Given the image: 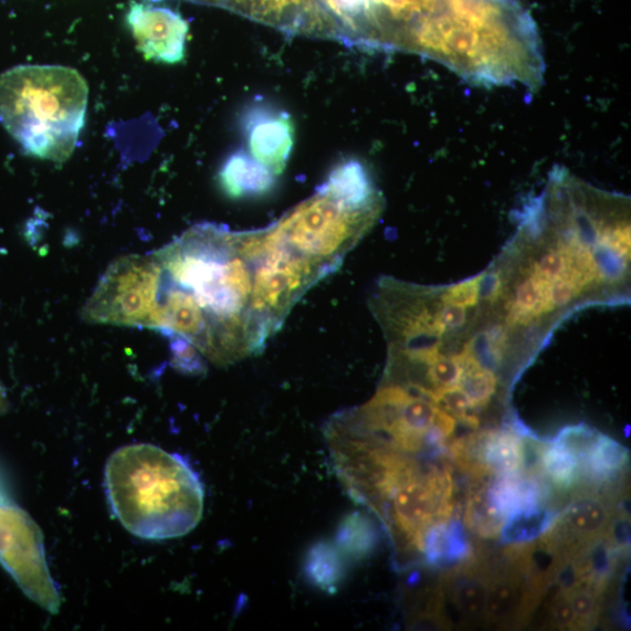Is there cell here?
Masks as SVG:
<instances>
[{
    "mask_svg": "<svg viewBox=\"0 0 631 631\" xmlns=\"http://www.w3.org/2000/svg\"><path fill=\"white\" fill-rule=\"evenodd\" d=\"M160 267L156 329L228 366L256 356L317 284L312 264L274 225L198 223L153 253Z\"/></svg>",
    "mask_w": 631,
    "mask_h": 631,
    "instance_id": "1",
    "label": "cell"
},
{
    "mask_svg": "<svg viewBox=\"0 0 631 631\" xmlns=\"http://www.w3.org/2000/svg\"><path fill=\"white\" fill-rule=\"evenodd\" d=\"M105 484L113 514L138 538L187 536L202 518L206 492L199 475L157 445L119 448L107 462Z\"/></svg>",
    "mask_w": 631,
    "mask_h": 631,
    "instance_id": "2",
    "label": "cell"
},
{
    "mask_svg": "<svg viewBox=\"0 0 631 631\" xmlns=\"http://www.w3.org/2000/svg\"><path fill=\"white\" fill-rule=\"evenodd\" d=\"M86 80L64 66H18L0 76V122L31 156L64 162L85 127Z\"/></svg>",
    "mask_w": 631,
    "mask_h": 631,
    "instance_id": "3",
    "label": "cell"
},
{
    "mask_svg": "<svg viewBox=\"0 0 631 631\" xmlns=\"http://www.w3.org/2000/svg\"><path fill=\"white\" fill-rule=\"evenodd\" d=\"M160 267L155 255L114 261L81 311L90 324L155 330Z\"/></svg>",
    "mask_w": 631,
    "mask_h": 631,
    "instance_id": "4",
    "label": "cell"
},
{
    "mask_svg": "<svg viewBox=\"0 0 631 631\" xmlns=\"http://www.w3.org/2000/svg\"><path fill=\"white\" fill-rule=\"evenodd\" d=\"M0 565L30 600L51 614L60 612L61 597L48 566L43 533L12 502L0 503Z\"/></svg>",
    "mask_w": 631,
    "mask_h": 631,
    "instance_id": "5",
    "label": "cell"
},
{
    "mask_svg": "<svg viewBox=\"0 0 631 631\" xmlns=\"http://www.w3.org/2000/svg\"><path fill=\"white\" fill-rule=\"evenodd\" d=\"M251 156L275 176L286 170L295 145V126L287 112L259 101L241 116Z\"/></svg>",
    "mask_w": 631,
    "mask_h": 631,
    "instance_id": "6",
    "label": "cell"
},
{
    "mask_svg": "<svg viewBox=\"0 0 631 631\" xmlns=\"http://www.w3.org/2000/svg\"><path fill=\"white\" fill-rule=\"evenodd\" d=\"M127 23L138 50L148 60L172 65L185 59L189 25L180 14L167 8L133 3Z\"/></svg>",
    "mask_w": 631,
    "mask_h": 631,
    "instance_id": "7",
    "label": "cell"
},
{
    "mask_svg": "<svg viewBox=\"0 0 631 631\" xmlns=\"http://www.w3.org/2000/svg\"><path fill=\"white\" fill-rule=\"evenodd\" d=\"M242 14L283 32L329 38L316 0H191Z\"/></svg>",
    "mask_w": 631,
    "mask_h": 631,
    "instance_id": "8",
    "label": "cell"
},
{
    "mask_svg": "<svg viewBox=\"0 0 631 631\" xmlns=\"http://www.w3.org/2000/svg\"><path fill=\"white\" fill-rule=\"evenodd\" d=\"M219 182L223 193L232 199L254 198L269 194L275 187L276 176L240 150L223 162Z\"/></svg>",
    "mask_w": 631,
    "mask_h": 631,
    "instance_id": "9",
    "label": "cell"
},
{
    "mask_svg": "<svg viewBox=\"0 0 631 631\" xmlns=\"http://www.w3.org/2000/svg\"><path fill=\"white\" fill-rule=\"evenodd\" d=\"M609 522V511L606 503L593 496L576 499L567 507L564 514L562 528L557 532L567 535L569 543H575V548L598 540L606 533ZM572 547V548H574Z\"/></svg>",
    "mask_w": 631,
    "mask_h": 631,
    "instance_id": "10",
    "label": "cell"
},
{
    "mask_svg": "<svg viewBox=\"0 0 631 631\" xmlns=\"http://www.w3.org/2000/svg\"><path fill=\"white\" fill-rule=\"evenodd\" d=\"M487 496L497 514L506 522L515 515L540 507L543 488L533 477H523L520 473L499 475L487 487Z\"/></svg>",
    "mask_w": 631,
    "mask_h": 631,
    "instance_id": "11",
    "label": "cell"
},
{
    "mask_svg": "<svg viewBox=\"0 0 631 631\" xmlns=\"http://www.w3.org/2000/svg\"><path fill=\"white\" fill-rule=\"evenodd\" d=\"M422 554L432 565H450L471 555L464 528L459 520L433 525L423 539Z\"/></svg>",
    "mask_w": 631,
    "mask_h": 631,
    "instance_id": "12",
    "label": "cell"
},
{
    "mask_svg": "<svg viewBox=\"0 0 631 631\" xmlns=\"http://www.w3.org/2000/svg\"><path fill=\"white\" fill-rule=\"evenodd\" d=\"M453 601L463 618H484L491 578L481 568L467 566L452 579Z\"/></svg>",
    "mask_w": 631,
    "mask_h": 631,
    "instance_id": "13",
    "label": "cell"
},
{
    "mask_svg": "<svg viewBox=\"0 0 631 631\" xmlns=\"http://www.w3.org/2000/svg\"><path fill=\"white\" fill-rule=\"evenodd\" d=\"M532 599L524 595V586L516 574L491 578L484 618L493 623L504 622Z\"/></svg>",
    "mask_w": 631,
    "mask_h": 631,
    "instance_id": "14",
    "label": "cell"
},
{
    "mask_svg": "<svg viewBox=\"0 0 631 631\" xmlns=\"http://www.w3.org/2000/svg\"><path fill=\"white\" fill-rule=\"evenodd\" d=\"M628 451L613 439L600 435L581 463L580 470L590 478L607 481L624 467Z\"/></svg>",
    "mask_w": 631,
    "mask_h": 631,
    "instance_id": "15",
    "label": "cell"
},
{
    "mask_svg": "<svg viewBox=\"0 0 631 631\" xmlns=\"http://www.w3.org/2000/svg\"><path fill=\"white\" fill-rule=\"evenodd\" d=\"M465 523L483 538H496L502 533L505 522L488 499L487 487L477 488L467 499Z\"/></svg>",
    "mask_w": 631,
    "mask_h": 631,
    "instance_id": "16",
    "label": "cell"
},
{
    "mask_svg": "<svg viewBox=\"0 0 631 631\" xmlns=\"http://www.w3.org/2000/svg\"><path fill=\"white\" fill-rule=\"evenodd\" d=\"M554 519L553 514L541 507L515 515L503 525L501 533L503 540L511 544L532 541L548 530Z\"/></svg>",
    "mask_w": 631,
    "mask_h": 631,
    "instance_id": "17",
    "label": "cell"
},
{
    "mask_svg": "<svg viewBox=\"0 0 631 631\" xmlns=\"http://www.w3.org/2000/svg\"><path fill=\"white\" fill-rule=\"evenodd\" d=\"M462 365L463 374L460 388L470 398L473 409L482 407L492 399L496 392V377L493 372L483 370L471 357H458Z\"/></svg>",
    "mask_w": 631,
    "mask_h": 631,
    "instance_id": "18",
    "label": "cell"
},
{
    "mask_svg": "<svg viewBox=\"0 0 631 631\" xmlns=\"http://www.w3.org/2000/svg\"><path fill=\"white\" fill-rule=\"evenodd\" d=\"M540 465L543 472L560 487L571 486L580 475L579 460L556 442L543 450Z\"/></svg>",
    "mask_w": 631,
    "mask_h": 631,
    "instance_id": "19",
    "label": "cell"
},
{
    "mask_svg": "<svg viewBox=\"0 0 631 631\" xmlns=\"http://www.w3.org/2000/svg\"><path fill=\"white\" fill-rule=\"evenodd\" d=\"M312 580L323 589L334 590L341 578V566L335 549L328 544L315 546L307 559Z\"/></svg>",
    "mask_w": 631,
    "mask_h": 631,
    "instance_id": "20",
    "label": "cell"
},
{
    "mask_svg": "<svg viewBox=\"0 0 631 631\" xmlns=\"http://www.w3.org/2000/svg\"><path fill=\"white\" fill-rule=\"evenodd\" d=\"M376 533L372 524L361 516H354L345 522L340 528V546L346 548L351 557H362L369 554L376 543Z\"/></svg>",
    "mask_w": 631,
    "mask_h": 631,
    "instance_id": "21",
    "label": "cell"
},
{
    "mask_svg": "<svg viewBox=\"0 0 631 631\" xmlns=\"http://www.w3.org/2000/svg\"><path fill=\"white\" fill-rule=\"evenodd\" d=\"M586 582V586L575 582L564 589L574 610L576 629L593 625L598 618V589L590 586V581Z\"/></svg>",
    "mask_w": 631,
    "mask_h": 631,
    "instance_id": "22",
    "label": "cell"
},
{
    "mask_svg": "<svg viewBox=\"0 0 631 631\" xmlns=\"http://www.w3.org/2000/svg\"><path fill=\"white\" fill-rule=\"evenodd\" d=\"M601 434L588 429L586 425L567 427L562 430L555 442L567 448L580 462V466L590 448L595 445Z\"/></svg>",
    "mask_w": 631,
    "mask_h": 631,
    "instance_id": "23",
    "label": "cell"
},
{
    "mask_svg": "<svg viewBox=\"0 0 631 631\" xmlns=\"http://www.w3.org/2000/svg\"><path fill=\"white\" fill-rule=\"evenodd\" d=\"M169 338L173 356L172 362L177 370L190 375H201L207 371L206 360L191 344L179 337Z\"/></svg>",
    "mask_w": 631,
    "mask_h": 631,
    "instance_id": "24",
    "label": "cell"
},
{
    "mask_svg": "<svg viewBox=\"0 0 631 631\" xmlns=\"http://www.w3.org/2000/svg\"><path fill=\"white\" fill-rule=\"evenodd\" d=\"M429 378L437 390L459 386L463 369L458 358L437 357L430 362Z\"/></svg>",
    "mask_w": 631,
    "mask_h": 631,
    "instance_id": "25",
    "label": "cell"
},
{
    "mask_svg": "<svg viewBox=\"0 0 631 631\" xmlns=\"http://www.w3.org/2000/svg\"><path fill=\"white\" fill-rule=\"evenodd\" d=\"M482 277L464 281L448 290L443 297L446 304L460 305V307H474L478 301Z\"/></svg>",
    "mask_w": 631,
    "mask_h": 631,
    "instance_id": "26",
    "label": "cell"
},
{
    "mask_svg": "<svg viewBox=\"0 0 631 631\" xmlns=\"http://www.w3.org/2000/svg\"><path fill=\"white\" fill-rule=\"evenodd\" d=\"M568 260L564 252L546 254L536 266L535 277L549 283L564 277L567 272Z\"/></svg>",
    "mask_w": 631,
    "mask_h": 631,
    "instance_id": "27",
    "label": "cell"
},
{
    "mask_svg": "<svg viewBox=\"0 0 631 631\" xmlns=\"http://www.w3.org/2000/svg\"><path fill=\"white\" fill-rule=\"evenodd\" d=\"M465 322V311L460 305L448 304L439 313L434 322V328L439 332L452 330L461 327Z\"/></svg>",
    "mask_w": 631,
    "mask_h": 631,
    "instance_id": "28",
    "label": "cell"
},
{
    "mask_svg": "<svg viewBox=\"0 0 631 631\" xmlns=\"http://www.w3.org/2000/svg\"><path fill=\"white\" fill-rule=\"evenodd\" d=\"M578 293L576 284L569 280L560 278L548 288V299L551 307H562Z\"/></svg>",
    "mask_w": 631,
    "mask_h": 631,
    "instance_id": "29",
    "label": "cell"
},
{
    "mask_svg": "<svg viewBox=\"0 0 631 631\" xmlns=\"http://www.w3.org/2000/svg\"><path fill=\"white\" fill-rule=\"evenodd\" d=\"M553 620L557 627L576 629L574 610L565 590H562L561 595L555 600Z\"/></svg>",
    "mask_w": 631,
    "mask_h": 631,
    "instance_id": "30",
    "label": "cell"
},
{
    "mask_svg": "<svg viewBox=\"0 0 631 631\" xmlns=\"http://www.w3.org/2000/svg\"><path fill=\"white\" fill-rule=\"evenodd\" d=\"M10 407L9 398L7 395V390L2 380H0V417L4 416Z\"/></svg>",
    "mask_w": 631,
    "mask_h": 631,
    "instance_id": "31",
    "label": "cell"
},
{
    "mask_svg": "<svg viewBox=\"0 0 631 631\" xmlns=\"http://www.w3.org/2000/svg\"><path fill=\"white\" fill-rule=\"evenodd\" d=\"M9 502H11V499L7 495L4 486L2 485V483H0V503H9Z\"/></svg>",
    "mask_w": 631,
    "mask_h": 631,
    "instance_id": "32",
    "label": "cell"
}]
</instances>
